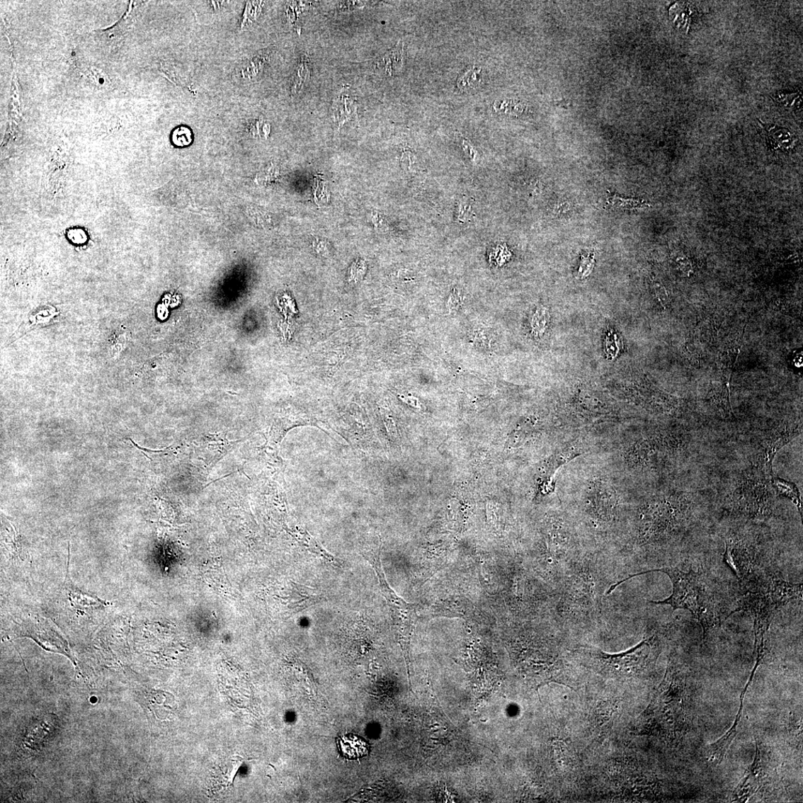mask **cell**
Here are the masks:
<instances>
[{
    "mask_svg": "<svg viewBox=\"0 0 803 803\" xmlns=\"http://www.w3.org/2000/svg\"><path fill=\"white\" fill-rule=\"evenodd\" d=\"M84 232L82 231L79 230L72 231L69 233L71 240L74 241V243H81V241H84V238L80 237L79 235L82 234Z\"/></svg>",
    "mask_w": 803,
    "mask_h": 803,
    "instance_id": "d4e9b609",
    "label": "cell"
},
{
    "mask_svg": "<svg viewBox=\"0 0 803 803\" xmlns=\"http://www.w3.org/2000/svg\"><path fill=\"white\" fill-rule=\"evenodd\" d=\"M336 744L340 753L349 761L359 760L369 754V744L357 734L341 736L336 739Z\"/></svg>",
    "mask_w": 803,
    "mask_h": 803,
    "instance_id": "7c38bea8",
    "label": "cell"
},
{
    "mask_svg": "<svg viewBox=\"0 0 803 803\" xmlns=\"http://www.w3.org/2000/svg\"><path fill=\"white\" fill-rule=\"evenodd\" d=\"M771 479L753 467L752 471L744 474L731 498L733 511L753 519L770 516L775 507L776 494Z\"/></svg>",
    "mask_w": 803,
    "mask_h": 803,
    "instance_id": "ba28073f",
    "label": "cell"
},
{
    "mask_svg": "<svg viewBox=\"0 0 803 803\" xmlns=\"http://www.w3.org/2000/svg\"><path fill=\"white\" fill-rule=\"evenodd\" d=\"M771 484L775 489V493L780 497L785 498L792 501L798 509L799 513L802 516V501L800 498V493L797 485L791 482H787L779 477H773Z\"/></svg>",
    "mask_w": 803,
    "mask_h": 803,
    "instance_id": "9a60e30c",
    "label": "cell"
},
{
    "mask_svg": "<svg viewBox=\"0 0 803 803\" xmlns=\"http://www.w3.org/2000/svg\"><path fill=\"white\" fill-rule=\"evenodd\" d=\"M549 322L548 309L545 307H538L532 317V334L535 337H542L547 329Z\"/></svg>",
    "mask_w": 803,
    "mask_h": 803,
    "instance_id": "2e32d148",
    "label": "cell"
},
{
    "mask_svg": "<svg viewBox=\"0 0 803 803\" xmlns=\"http://www.w3.org/2000/svg\"><path fill=\"white\" fill-rule=\"evenodd\" d=\"M457 215V219L460 223H466L471 220L472 205L469 200L464 198L459 201Z\"/></svg>",
    "mask_w": 803,
    "mask_h": 803,
    "instance_id": "d6986e66",
    "label": "cell"
},
{
    "mask_svg": "<svg viewBox=\"0 0 803 803\" xmlns=\"http://www.w3.org/2000/svg\"><path fill=\"white\" fill-rule=\"evenodd\" d=\"M583 452V445L579 442H574L563 446L548 460L545 472L548 475V477H552L561 467L568 464L571 460L581 455Z\"/></svg>",
    "mask_w": 803,
    "mask_h": 803,
    "instance_id": "4fadbf2b",
    "label": "cell"
},
{
    "mask_svg": "<svg viewBox=\"0 0 803 803\" xmlns=\"http://www.w3.org/2000/svg\"><path fill=\"white\" fill-rule=\"evenodd\" d=\"M683 448V440L676 434H652L632 443L624 457L630 468L644 472L671 463Z\"/></svg>",
    "mask_w": 803,
    "mask_h": 803,
    "instance_id": "52a82bcc",
    "label": "cell"
},
{
    "mask_svg": "<svg viewBox=\"0 0 803 803\" xmlns=\"http://www.w3.org/2000/svg\"><path fill=\"white\" fill-rule=\"evenodd\" d=\"M656 637L653 635L623 652L609 654L590 647L574 649L576 661L593 673L607 678L627 680L643 673L657 657Z\"/></svg>",
    "mask_w": 803,
    "mask_h": 803,
    "instance_id": "8992f818",
    "label": "cell"
},
{
    "mask_svg": "<svg viewBox=\"0 0 803 803\" xmlns=\"http://www.w3.org/2000/svg\"><path fill=\"white\" fill-rule=\"evenodd\" d=\"M741 586V603L736 613L745 611L753 618L757 658H765L770 624L778 609L802 600V586L778 578L753 562L735 573Z\"/></svg>",
    "mask_w": 803,
    "mask_h": 803,
    "instance_id": "7a4b0ae2",
    "label": "cell"
},
{
    "mask_svg": "<svg viewBox=\"0 0 803 803\" xmlns=\"http://www.w3.org/2000/svg\"><path fill=\"white\" fill-rule=\"evenodd\" d=\"M461 295L458 290L455 289L450 294L448 301V307L450 310L457 309L461 304Z\"/></svg>",
    "mask_w": 803,
    "mask_h": 803,
    "instance_id": "7402d4cb",
    "label": "cell"
},
{
    "mask_svg": "<svg viewBox=\"0 0 803 803\" xmlns=\"http://www.w3.org/2000/svg\"><path fill=\"white\" fill-rule=\"evenodd\" d=\"M693 506L690 495L684 493L666 494L651 499L637 516L638 545L656 544L673 537L688 523Z\"/></svg>",
    "mask_w": 803,
    "mask_h": 803,
    "instance_id": "5b68a950",
    "label": "cell"
},
{
    "mask_svg": "<svg viewBox=\"0 0 803 803\" xmlns=\"http://www.w3.org/2000/svg\"><path fill=\"white\" fill-rule=\"evenodd\" d=\"M776 98H778L777 99L778 102L781 103L782 106H783L784 108H795V106H796V103H797L799 101L801 102V99H799V95H797L795 93H792V94L780 93V94H778Z\"/></svg>",
    "mask_w": 803,
    "mask_h": 803,
    "instance_id": "44dd1931",
    "label": "cell"
},
{
    "mask_svg": "<svg viewBox=\"0 0 803 803\" xmlns=\"http://www.w3.org/2000/svg\"><path fill=\"white\" fill-rule=\"evenodd\" d=\"M620 498L612 484L599 479L588 486L584 501V511L595 528L614 525L619 518Z\"/></svg>",
    "mask_w": 803,
    "mask_h": 803,
    "instance_id": "9c48e42d",
    "label": "cell"
},
{
    "mask_svg": "<svg viewBox=\"0 0 803 803\" xmlns=\"http://www.w3.org/2000/svg\"><path fill=\"white\" fill-rule=\"evenodd\" d=\"M173 142L177 146L188 145L191 142V132L186 127L176 129L173 133Z\"/></svg>",
    "mask_w": 803,
    "mask_h": 803,
    "instance_id": "ffe728a7",
    "label": "cell"
},
{
    "mask_svg": "<svg viewBox=\"0 0 803 803\" xmlns=\"http://www.w3.org/2000/svg\"><path fill=\"white\" fill-rule=\"evenodd\" d=\"M463 147H464L465 151L469 155V156L471 158L472 161H473L474 162H477L478 159H479L478 156H477V152H474L473 147L465 140L463 142Z\"/></svg>",
    "mask_w": 803,
    "mask_h": 803,
    "instance_id": "603a6c76",
    "label": "cell"
},
{
    "mask_svg": "<svg viewBox=\"0 0 803 803\" xmlns=\"http://www.w3.org/2000/svg\"><path fill=\"white\" fill-rule=\"evenodd\" d=\"M653 572L666 574L671 579L673 589L671 597L649 603L668 605L674 610H688L702 625L705 639L730 617L718 583L704 571H684L678 568H664L637 573L610 586L608 593L611 594L621 584L635 576Z\"/></svg>",
    "mask_w": 803,
    "mask_h": 803,
    "instance_id": "3957f363",
    "label": "cell"
},
{
    "mask_svg": "<svg viewBox=\"0 0 803 803\" xmlns=\"http://www.w3.org/2000/svg\"><path fill=\"white\" fill-rule=\"evenodd\" d=\"M654 288H656V291L657 292V295L659 296L660 301L661 302H664L663 304H665L666 301L667 300V295H666V293L665 292L664 288L662 286H661V285H659V283H656V284H654Z\"/></svg>",
    "mask_w": 803,
    "mask_h": 803,
    "instance_id": "cb8c5ba5",
    "label": "cell"
},
{
    "mask_svg": "<svg viewBox=\"0 0 803 803\" xmlns=\"http://www.w3.org/2000/svg\"><path fill=\"white\" fill-rule=\"evenodd\" d=\"M608 203L615 208H622V210H634V208L649 207L645 201L632 199L626 200L616 195L609 198Z\"/></svg>",
    "mask_w": 803,
    "mask_h": 803,
    "instance_id": "e0dca14e",
    "label": "cell"
},
{
    "mask_svg": "<svg viewBox=\"0 0 803 803\" xmlns=\"http://www.w3.org/2000/svg\"><path fill=\"white\" fill-rule=\"evenodd\" d=\"M603 560L589 552L580 554L570 564L559 583L556 615L559 623L597 622L604 598L612 586Z\"/></svg>",
    "mask_w": 803,
    "mask_h": 803,
    "instance_id": "6da1fadb",
    "label": "cell"
},
{
    "mask_svg": "<svg viewBox=\"0 0 803 803\" xmlns=\"http://www.w3.org/2000/svg\"><path fill=\"white\" fill-rule=\"evenodd\" d=\"M685 5L676 4L671 10V14L673 23L677 25L686 26L688 25V19L690 17V10Z\"/></svg>",
    "mask_w": 803,
    "mask_h": 803,
    "instance_id": "ac0fdd59",
    "label": "cell"
},
{
    "mask_svg": "<svg viewBox=\"0 0 803 803\" xmlns=\"http://www.w3.org/2000/svg\"><path fill=\"white\" fill-rule=\"evenodd\" d=\"M765 772L760 749L757 747L754 762L746 776L736 787L733 802H746L765 785Z\"/></svg>",
    "mask_w": 803,
    "mask_h": 803,
    "instance_id": "8fae6325",
    "label": "cell"
},
{
    "mask_svg": "<svg viewBox=\"0 0 803 803\" xmlns=\"http://www.w3.org/2000/svg\"><path fill=\"white\" fill-rule=\"evenodd\" d=\"M687 722V678L678 663L668 664L665 677L642 716L644 731L678 739Z\"/></svg>",
    "mask_w": 803,
    "mask_h": 803,
    "instance_id": "277c9868",
    "label": "cell"
},
{
    "mask_svg": "<svg viewBox=\"0 0 803 803\" xmlns=\"http://www.w3.org/2000/svg\"><path fill=\"white\" fill-rule=\"evenodd\" d=\"M768 141L770 146L775 150L790 151L795 144V137L785 128L778 126L765 125Z\"/></svg>",
    "mask_w": 803,
    "mask_h": 803,
    "instance_id": "5bb4252c",
    "label": "cell"
},
{
    "mask_svg": "<svg viewBox=\"0 0 803 803\" xmlns=\"http://www.w3.org/2000/svg\"><path fill=\"white\" fill-rule=\"evenodd\" d=\"M799 433V427L785 426L758 436L753 444L751 457L753 468L771 479L773 477V463L776 455Z\"/></svg>",
    "mask_w": 803,
    "mask_h": 803,
    "instance_id": "30bf717a",
    "label": "cell"
}]
</instances>
